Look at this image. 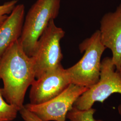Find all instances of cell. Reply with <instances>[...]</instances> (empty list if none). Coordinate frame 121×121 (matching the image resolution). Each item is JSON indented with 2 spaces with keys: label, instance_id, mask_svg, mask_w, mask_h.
Returning <instances> with one entry per match:
<instances>
[{
  "label": "cell",
  "instance_id": "obj_6",
  "mask_svg": "<svg viewBox=\"0 0 121 121\" xmlns=\"http://www.w3.org/2000/svg\"><path fill=\"white\" fill-rule=\"evenodd\" d=\"M88 88L70 83L54 98L39 104H27L24 106L42 121H65L68 112L78 98Z\"/></svg>",
  "mask_w": 121,
  "mask_h": 121
},
{
  "label": "cell",
  "instance_id": "obj_10",
  "mask_svg": "<svg viewBox=\"0 0 121 121\" xmlns=\"http://www.w3.org/2000/svg\"><path fill=\"white\" fill-rule=\"evenodd\" d=\"M18 110L5 101L2 88L0 87V121H13L17 116Z\"/></svg>",
  "mask_w": 121,
  "mask_h": 121
},
{
  "label": "cell",
  "instance_id": "obj_7",
  "mask_svg": "<svg viewBox=\"0 0 121 121\" xmlns=\"http://www.w3.org/2000/svg\"><path fill=\"white\" fill-rule=\"evenodd\" d=\"M70 83L66 69L60 64L32 82L30 104H39L49 101L59 95Z\"/></svg>",
  "mask_w": 121,
  "mask_h": 121
},
{
  "label": "cell",
  "instance_id": "obj_3",
  "mask_svg": "<svg viewBox=\"0 0 121 121\" xmlns=\"http://www.w3.org/2000/svg\"><path fill=\"white\" fill-rule=\"evenodd\" d=\"M60 4V0H37L28 11L19 38L28 56L33 55L39 37L50 21L58 15Z\"/></svg>",
  "mask_w": 121,
  "mask_h": 121
},
{
  "label": "cell",
  "instance_id": "obj_2",
  "mask_svg": "<svg viewBox=\"0 0 121 121\" xmlns=\"http://www.w3.org/2000/svg\"><path fill=\"white\" fill-rule=\"evenodd\" d=\"M106 47L102 43L99 30H95L79 45L81 59L66 69L71 83L90 88L99 80L101 57Z\"/></svg>",
  "mask_w": 121,
  "mask_h": 121
},
{
  "label": "cell",
  "instance_id": "obj_13",
  "mask_svg": "<svg viewBox=\"0 0 121 121\" xmlns=\"http://www.w3.org/2000/svg\"><path fill=\"white\" fill-rule=\"evenodd\" d=\"M19 112L24 121H42L34 113L31 112L23 106Z\"/></svg>",
  "mask_w": 121,
  "mask_h": 121
},
{
  "label": "cell",
  "instance_id": "obj_12",
  "mask_svg": "<svg viewBox=\"0 0 121 121\" xmlns=\"http://www.w3.org/2000/svg\"><path fill=\"white\" fill-rule=\"evenodd\" d=\"M17 0H12L0 5V26L16 6Z\"/></svg>",
  "mask_w": 121,
  "mask_h": 121
},
{
  "label": "cell",
  "instance_id": "obj_9",
  "mask_svg": "<svg viewBox=\"0 0 121 121\" xmlns=\"http://www.w3.org/2000/svg\"><path fill=\"white\" fill-rule=\"evenodd\" d=\"M24 16V5H16L0 26V57L13 42L20 38Z\"/></svg>",
  "mask_w": 121,
  "mask_h": 121
},
{
  "label": "cell",
  "instance_id": "obj_4",
  "mask_svg": "<svg viewBox=\"0 0 121 121\" xmlns=\"http://www.w3.org/2000/svg\"><path fill=\"white\" fill-rule=\"evenodd\" d=\"M65 35L64 30L55 25L54 19L51 20L39 37L31 56L34 64L35 78L61 64L63 54L60 42Z\"/></svg>",
  "mask_w": 121,
  "mask_h": 121
},
{
  "label": "cell",
  "instance_id": "obj_15",
  "mask_svg": "<svg viewBox=\"0 0 121 121\" xmlns=\"http://www.w3.org/2000/svg\"></svg>",
  "mask_w": 121,
  "mask_h": 121
},
{
  "label": "cell",
  "instance_id": "obj_1",
  "mask_svg": "<svg viewBox=\"0 0 121 121\" xmlns=\"http://www.w3.org/2000/svg\"><path fill=\"white\" fill-rule=\"evenodd\" d=\"M0 79L6 101L19 111L24 106L28 88L35 79L33 59L24 51L19 39L0 57Z\"/></svg>",
  "mask_w": 121,
  "mask_h": 121
},
{
  "label": "cell",
  "instance_id": "obj_11",
  "mask_svg": "<svg viewBox=\"0 0 121 121\" xmlns=\"http://www.w3.org/2000/svg\"><path fill=\"white\" fill-rule=\"evenodd\" d=\"M95 110L92 108L86 110H79L73 107L68 112L66 118L69 121H103L94 118Z\"/></svg>",
  "mask_w": 121,
  "mask_h": 121
},
{
  "label": "cell",
  "instance_id": "obj_14",
  "mask_svg": "<svg viewBox=\"0 0 121 121\" xmlns=\"http://www.w3.org/2000/svg\"><path fill=\"white\" fill-rule=\"evenodd\" d=\"M118 73H119V75H120V76L121 78V69H120V70L118 71Z\"/></svg>",
  "mask_w": 121,
  "mask_h": 121
},
{
  "label": "cell",
  "instance_id": "obj_5",
  "mask_svg": "<svg viewBox=\"0 0 121 121\" xmlns=\"http://www.w3.org/2000/svg\"><path fill=\"white\" fill-rule=\"evenodd\" d=\"M115 93L121 94V77L116 70L111 57H105L101 61L99 81L78 98L73 107L79 110L89 109L95 102L103 103ZM118 111L121 115V104Z\"/></svg>",
  "mask_w": 121,
  "mask_h": 121
},
{
  "label": "cell",
  "instance_id": "obj_8",
  "mask_svg": "<svg viewBox=\"0 0 121 121\" xmlns=\"http://www.w3.org/2000/svg\"><path fill=\"white\" fill-rule=\"evenodd\" d=\"M99 30L101 41L111 51L112 62L118 72L121 68V4L115 11L102 16Z\"/></svg>",
  "mask_w": 121,
  "mask_h": 121
}]
</instances>
